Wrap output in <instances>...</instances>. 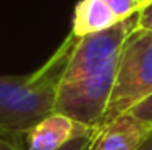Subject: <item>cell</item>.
Returning <instances> with one entry per match:
<instances>
[{
	"label": "cell",
	"instance_id": "obj_1",
	"mask_svg": "<svg viewBox=\"0 0 152 150\" xmlns=\"http://www.w3.org/2000/svg\"><path fill=\"white\" fill-rule=\"evenodd\" d=\"M136 15L102 33L76 39L57 87L55 112L99 128L110 100L120 55Z\"/></svg>",
	"mask_w": 152,
	"mask_h": 150
},
{
	"label": "cell",
	"instance_id": "obj_2",
	"mask_svg": "<svg viewBox=\"0 0 152 150\" xmlns=\"http://www.w3.org/2000/svg\"><path fill=\"white\" fill-rule=\"evenodd\" d=\"M75 42L70 34L34 73L0 76V136L15 141L55 112L57 87Z\"/></svg>",
	"mask_w": 152,
	"mask_h": 150
},
{
	"label": "cell",
	"instance_id": "obj_3",
	"mask_svg": "<svg viewBox=\"0 0 152 150\" xmlns=\"http://www.w3.org/2000/svg\"><path fill=\"white\" fill-rule=\"evenodd\" d=\"M152 94V33L133 29L123 45L113 89L100 126Z\"/></svg>",
	"mask_w": 152,
	"mask_h": 150
},
{
	"label": "cell",
	"instance_id": "obj_4",
	"mask_svg": "<svg viewBox=\"0 0 152 150\" xmlns=\"http://www.w3.org/2000/svg\"><path fill=\"white\" fill-rule=\"evenodd\" d=\"M94 129L97 128L84 126L63 113L53 112L13 142L20 150H58L73 139L92 133Z\"/></svg>",
	"mask_w": 152,
	"mask_h": 150
},
{
	"label": "cell",
	"instance_id": "obj_5",
	"mask_svg": "<svg viewBox=\"0 0 152 150\" xmlns=\"http://www.w3.org/2000/svg\"><path fill=\"white\" fill-rule=\"evenodd\" d=\"M151 129V124L126 112L97 128L88 150H137Z\"/></svg>",
	"mask_w": 152,
	"mask_h": 150
},
{
	"label": "cell",
	"instance_id": "obj_6",
	"mask_svg": "<svg viewBox=\"0 0 152 150\" xmlns=\"http://www.w3.org/2000/svg\"><path fill=\"white\" fill-rule=\"evenodd\" d=\"M117 23L120 21L105 0H79L75 7L70 34L76 39H81L84 36L110 29Z\"/></svg>",
	"mask_w": 152,
	"mask_h": 150
},
{
	"label": "cell",
	"instance_id": "obj_7",
	"mask_svg": "<svg viewBox=\"0 0 152 150\" xmlns=\"http://www.w3.org/2000/svg\"><path fill=\"white\" fill-rule=\"evenodd\" d=\"M133 116H136L137 120L144 121V123L152 126V94L147 95L146 99H142L141 102H137L131 110H129Z\"/></svg>",
	"mask_w": 152,
	"mask_h": 150
},
{
	"label": "cell",
	"instance_id": "obj_8",
	"mask_svg": "<svg viewBox=\"0 0 152 150\" xmlns=\"http://www.w3.org/2000/svg\"><path fill=\"white\" fill-rule=\"evenodd\" d=\"M136 29L152 33V0L144 3L136 15Z\"/></svg>",
	"mask_w": 152,
	"mask_h": 150
},
{
	"label": "cell",
	"instance_id": "obj_9",
	"mask_svg": "<svg viewBox=\"0 0 152 150\" xmlns=\"http://www.w3.org/2000/svg\"><path fill=\"white\" fill-rule=\"evenodd\" d=\"M96 131L97 129H94L92 133H89V134L81 136V137L73 139L71 142H68L66 145H63V147L58 149V150H88L89 144H91V141H92V137H94V134H96Z\"/></svg>",
	"mask_w": 152,
	"mask_h": 150
},
{
	"label": "cell",
	"instance_id": "obj_10",
	"mask_svg": "<svg viewBox=\"0 0 152 150\" xmlns=\"http://www.w3.org/2000/svg\"><path fill=\"white\" fill-rule=\"evenodd\" d=\"M0 150H20V147L8 137L0 136Z\"/></svg>",
	"mask_w": 152,
	"mask_h": 150
},
{
	"label": "cell",
	"instance_id": "obj_11",
	"mask_svg": "<svg viewBox=\"0 0 152 150\" xmlns=\"http://www.w3.org/2000/svg\"><path fill=\"white\" fill-rule=\"evenodd\" d=\"M137 150H152V129L149 131V134L146 136V139L142 141V144L137 147Z\"/></svg>",
	"mask_w": 152,
	"mask_h": 150
},
{
	"label": "cell",
	"instance_id": "obj_12",
	"mask_svg": "<svg viewBox=\"0 0 152 150\" xmlns=\"http://www.w3.org/2000/svg\"><path fill=\"white\" fill-rule=\"evenodd\" d=\"M147 2H151V0H142V5H144V3H147Z\"/></svg>",
	"mask_w": 152,
	"mask_h": 150
}]
</instances>
